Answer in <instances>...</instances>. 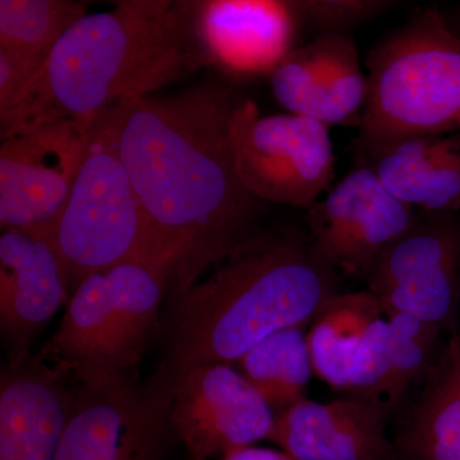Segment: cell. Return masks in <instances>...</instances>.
I'll list each match as a JSON object with an SVG mask.
<instances>
[{"label":"cell","instance_id":"6da1fadb","mask_svg":"<svg viewBox=\"0 0 460 460\" xmlns=\"http://www.w3.org/2000/svg\"><path fill=\"white\" fill-rule=\"evenodd\" d=\"M243 96L210 83L115 111V138L172 293L252 237L260 199L239 180L230 127Z\"/></svg>","mask_w":460,"mask_h":460},{"label":"cell","instance_id":"7a4b0ae2","mask_svg":"<svg viewBox=\"0 0 460 460\" xmlns=\"http://www.w3.org/2000/svg\"><path fill=\"white\" fill-rule=\"evenodd\" d=\"M198 2L123 0L84 14L7 111L2 137L60 119L93 122L206 66Z\"/></svg>","mask_w":460,"mask_h":460},{"label":"cell","instance_id":"3957f363","mask_svg":"<svg viewBox=\"0 0 460 460\" xmlns=\"http://www.w3.org/2000/svg\"><path fill=\"white\" fill-rule=\"evenodd\" d=\"M337 281L307 233H255L174 293L157 378L168 383L199 366L234 365L274 332L305 328L337 295Z\"/></svg>","mask_w":460,"mask_h":460},{"label":"cell","instance_id":"277c9868","mask_svg":"<svg viewBox=\"0 0 460 460\" xmlns=\"http://www.w3.org/2000/svg\"><path fill=\"white\" fill-rule=\"evenodd\" d=\"M367 99L352 142L362 157L416 136L460 133V35L438 9H419L372 48Z\"/></svg>","mask_w":460,"mask_h":460},{"label":"cell","instance_id":"5b68a950","mask_svg":"<svg viewBox=\"0 0 460 460\" xmlns=\"http://www.w3.org/2000/svg\"><path fill=\"white\" fill-rule=\"evenodd\" d=\"M168 289V272L153 261L90 275L69 296L41 358L93 389L136 378Z\"/></svg>","mask_w":460,"mask_h":460},{"label":"cell","instance_id":"8992f818","mask_svg":"<svg viewBox=\"0 0 460 460\" xmlns=\"http://www.w3.org/2000/svg\"><path fill=\"white\" fill-rule=\"evenodd\" d=\"M33 230L45 235L56 251L71 295L90 275L120 263L153 261L163 266L146 215L118 153L115 111L93 120L89 150L65 205L53 222Z\"/></svg>","mask_w":460,"mask_h":460},{"label":"cell","instance_id":"52a82bcc","mask_svg":"<svg viewBox=\"0 0 460 460\" xmlns=\"http://www.w3.org/2000/svg\"><path fill=\"white\" fill-rule=\"evenodd\" d=\"M230 138L239 180L260 201L307 210L332 187L337 159L329 127L311 118L262 115L243 96Z\"/></svg>","mask_w":460,"mask_h":460},{"label":"cell","instance_id":"ba28073f","mask_svg":"<svg viewBox=\"0 0 460 460\" xmlns=\"http://www.w3.org/2000/svg\"><path fill=\"white\" fill-rule=\"evenodd\" d=\"M416 222V210L394 198L361 163L305 215L317 255L337 274L365 281L381 256Z\"/></svg>","mask_w":460,"mask_h":460},{"label":"cell","instance_id":"9c48e42d","mask_svg":"<svg viewBox=\"0 0 460 460\" xmlns=\"http://www.w3.org/2000/svg\"><path fill=\"white\" fill-rule=\"evenodd\" d=\"M93 123L60 119L2 137V229H41L53 222L89 150Z\"/></svg>","mask_w":460,"mask_h":460},{"label":"cell","instance_id":"30bf717a","mask_svg":"<svg viewBox=\"0 0 460 460\" xmlns=\"http://www.w3.org/2000/svg\"><path fill=\"white\" fill-rule=\"evenodd\" d=\"M164 384L172 434L192 460L270 440L275 413L234 366H199Z\"/></svg>","mask_w":460,"mask_h":460},{"label":"cell","instance_id":"8fae6325","mask_svg":"<svg viewBox=\"0 0 460 460\" xmlns=\"http://www.w3.org/2000/svg\"><path fill=\"white\" fill-rule=\"evenodd\" d=\"M171 434L169 390L159 378L80 386L56 460H164Z\"/></svg>","mask_w":460,"mask_h":460},{"label":"cell","instance_id":"7c38bea8","mask_svg":"<svg viewBox=\"0 0 460 460\" xmlns=\"http://www.w3.org/2000/svg\"><path fill=\"white\" fill-rule=\"evenodd\" d=\"M460 230L449 215L420 220L381 256L366 283L385 316L405 314L441 330L459 298Z\"/></svg>","mask_w":460,"mask_h":460},{"label":"cell","instance_id":"4fadbf2b","mask_svg":"<svg viewBox=\"0 0 460 460\" xmlns=\"http://www.w3.org/2000/svg\"><path fill=\"white\" fill-rule=\"evenodd\" d=\"M196 29L206 66L237 81L270 77L304 30L296 0L198 2Z\"/></svg>","mask_w":460,"mask_h":460},{"label":"cell","instance_id":"5bb4252c","mask_svg":"<svg viewBox=\"0 0 460 460\" xmlns=\"http://www.w3.org/2000/svg\"><path fill=\"white\" fill-rule=\"evenodd\" d=\"M274 99L287 113L326 127L361 123L367 99L356 42L350 35H320L296 45L269 77Z\"/></svg>","mask_w":460,"mask_h":460},{"label":"cell","instance_id":"9a60e30c","mask_svg":"<svg viewBox=\"0 0 460 460\" xmlns=\"http://www.w3.org/2000/svg\"><path fill=\"white\" fill-rule=\"evenodd\" d=\"M65 270L45 235L3 229L0 237V328L11 365L29 358L33 339L68 304Z\"/></svg>","mask_w":460,"mask_h":460},{"label":"cell","instance_id":"2e32d148","mask_svg":"<svg viewBox=\"0 0 460 460\" xmlns=\"http://www.w3.org/2000/svg\"><path fill=\"white\" fill-rule=\"evenodd\" d=\"M387 411L348 396L320 402L305 399L275 416L270 441L292 460H385Z\"/></svg>","mask_w":460,"mask_h":460},{"label":"cell","instance_id":"e0dca14e","mask_svg":"<svg viewBox=\"0 0 460 460\" xmlns=\"http://www.w3.org/2000/svg\"><path fill=\"white\" fill-rule=\"evenodd\" d=\"M68 377L44 359L9 366L0 383V460H56L74 411Z\"/></svg>","mask_w":460,"mask_h":460},{"label":"cell","instance_id":"ac0fdd59","mask_svg":"<svg viewBox=\"0 0 460 460\" xmlns=\"http://www.w3.org/2000/svg\"><path fill=\"white\" fill-rule=\"evenodd\" d=\"M359 163L370 166L384 187L414 210L450 215L460 208V133L402 138Z\"/></svg>","mask_w":460,"mask_h":460},{"label":"cell","instance_id":"d6986e66","mask_svg":"<svg viewBox=\"0 0 460 460\" xmlns=\"http://www.w3.org/2000/svg\"><path fill=\"white\" fill-rule=\"evenodd\" d=\"M398 445L411 460H460V334L429 368Z\"/></svg>","mask_w":460,"mask_h":460},{"label":"cell","instance_id":"ffe728a7","mask_svg":"<svg viewBox=\"0 0 460 460\" xmlns=\"http://www.w3.org/2000/svg\"><path fill=\"white\" fill-rule=\"evenodd\" d=\"M385 316L370 290L337 293L314 316L307 332L314 376L347 392L350 365L366 332Z\"/></svg>","mask_w":460,"mask_h":460},{"label":"cell","instance_id":"44dd1931","mask_svg":"<svg viewBox=\"0 0 460 460\" xmlns=\"http://www.w3.org/2000/svg\"><path fill=\"white\" fill-rule=\"evenodd\" d=\"M275 416L307 399L314 374L307 332L302 326L274 332L234 363Z\"/></svg>","mask_w":460,"mask_h":460},{"label":"cell","instance_id":"7402d4cb","mask_svg":"<svg viewBox=\"0 0 460 460\" xmlns=\"http://www.w3.org/2000/svg\"><path fill=\"white\" fill-rule=\"evenodd\" d=\"M87 9L71 0H0V48L25 60L38 75L57 42Z\"/></svg>","mask_w":460,"mask_h":460},{"label":"cell","instance_id":"603a6c76","mask_svg":"<svg viewBox=\"0 0 460 460\" xmlns=\"http://www.w3.org/2000/svg\"><path fill=\"white\" fill-rule=\"evenodd\" d=\"M390 332L389 411L402 404L411 386L429 374L438 330L405 314L386 316Z\"/></svg>","mask_w":460,"mask_h":460},{"label":"cell","instance_id":"cb8c5ba5","mask_svg":"<svg viewBox=\"0 0 460 460\" xmlns=\"http://www.w3.org/2000/svg\"><path fill=\"white\" fill-rule=\"evenodd\" d=\"M390 332L386 316L375 321L366 332L358 349L354 354L347 392L353 398L380 405L389 413Z\"/></svg>","mask_w":460,"mask_h":460},{"label":"cell","instance_id":"d4e9b609","mask_svg":"<svg viewBox=\"0 0 460 460\" xmlns=\"http://www.w3.org/2000/svg\"><path fill=\"white\" fill-rule=\"evenodd\" d=\"M401 4L394 0H296L302 29L320 35H349Z\"/></svg>","mask_w":460,"mask_h":460},{"label":"cell","instance_id":"484cf974","mask_svg":"<svg viewBox=\"0 0 460 460\" xmlns=\"http://www.w3.org/2000/svg\"><path fill=\"white\" fill-rule=\"evenodd\" d=\"M35 75L25 60L0 48V111L14 104Z\"/></svg>","mask_w":460,"mask_h":460},{"label":"cell","instance_id":"4316f807","mask_svg":"<svg viewBox=\"0 0 460 460\" xmlns=\"http://www.w3.org/2000/svg\"><path fill=\"white\" fill-rule=\"evenodd\" d=\"M217 460H292L286 453L281 450L270 449V447H262L259 445H250V447H241L223 456Z\"/></svg>","mask_w":460,"mask_h":460},{"label":"cell","instance_id":"83f0119b","mask_svg":"<svg viewBox=\"0 0 460 460\" xmlns=\"http://www.w3.org/2000/svg\"><path fill=\"white\" fill-rule=\"evenodd\" d=\"M459 22H460V7H459ZM459 35H460V33H459Z\"/></svg>","mask_w":460,"mask_h":460}]
</instances>
